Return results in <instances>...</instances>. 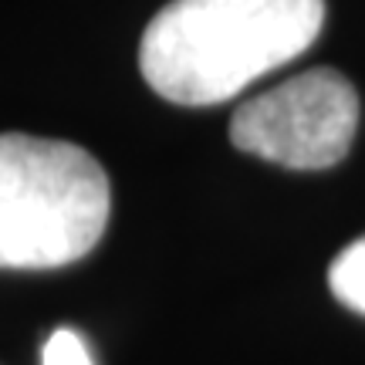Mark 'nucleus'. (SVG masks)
I'll use <instances>...</instances> for the list:
<instances>
[{
    "instance_id": "nucleus-1",
    "label": "nucleus",
    "mask_w": 365,
    "mask_h": 365,
    "mask_svg": "<svg viewBox=\"0 0 365 365\" xmlns=\"http://www.w3.org/2000/svg\"><path fill=\"white\" fill-rule=\"evenodd\" d=\"M325 0H173L149 21L139 68L176 105L227 102L314 44Z\"/></svg>"
},
{
    "instance_id": "nucleus-2",
    "label": "nucleus",
    "mask_w": 365,
    "mask_h": 365,
    "mask_svg": "<svg viewBox=\"0 0 365 365\" xmlns=\"http://www.w3.org/2000/svg\"><path fill=\"white\" fill-rule=\"evenodd\" d=\"M108 176L81 145L0 135V267L48 271L85 257L108 223Z\"/></svg>"
},
{
    "instance_id": "nucleus-3",
    "label": "nucleus",
    "mask_w": 365,
    "mask_h": 365,
    "mask_svg": "<svg viewBox=\"0 0 365 365\" xmlns=\"http://www.w3.org/2000/svg\"><path fill=\"white\" fill-rule=\"evenodd\" d=\"M359 129V91L335 68H312L254 95L230 118V143L287 170H328Z\"/></svg>"
},
{
    "instance_id": "nucleus-4",
    "label": "nucleus",
    "mask_w": 365,
    "mask_h": 365,
    "mask_svg": "<svg viewBox=\"0 0 365 365\" xmlns=\"http://www.w3.org/2000/svg\"><path fill=\"white\" fill-rule=\"evenodd\" d=\"M328 284L331 294L349 304L352 312L365 314V237H359L355 244L341 250L339 257L328 267Z\"/></svg>"
},
{
    "instance_id": "nucleus-5",
    "label": "nucleus",
    "mask_w": 365,
    "mask_h": 365,
    "mask_svg": "<svg viewBox=\"0 0 365 365\" xmlns=\"http://www.w3.org/2000/svg\"><path fill=\"white\" fill-rule=\"evenodd\" d=\"M41 365H95V362H91L88 345L81 341L78 331L58 328L41 349Z\"/></svg>"
}]
</instances>
